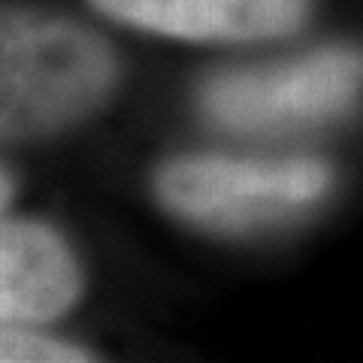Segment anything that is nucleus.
<instances>
[{"label": "nucleus", "instance_id": "obj_4", "mask_svg": "<svg viewBox=\"0 0 363 363\" xmlns=\"http://www.w3.org/2000/svg\"><path fill=\"white\" fill-rule=\"evenodd\" d=\"M82 291V264L52 224L0 215V324L61 321Z\"/></svg>", "mask_w": 363, "mask_h": 363}, {"label": "nucleus", "instance_id": "obj_1", "mask_svg": "<svg viewBox=\"0 0 363 363\" xmlns=\"http://www.w3.org/2000/svg\"><path fill=\"white\" fill-rule=\"evenodd\" d=\"M118 73L112 43L85 21L0 0V143H37L91 121Z\"/></svg>", "mask_w": 363, "mask_h": 363}, {"label": "nucleus", "instance_id": "obj_7", "mask_svg": "<svg viewBox=\"0 0 363 363\" xmlns=\"http://www.w3.org/2000/svg\"><path fill=\"white\" fill-rule=\"evenodd\" d=\"M13 197H16V182H13V176H9V169L0 164V215L9 212Z\"/></svg>", "mask_w": 363, "mask_h": 363}, {"label": "nucleus", "instance_id": "obj_2", "mask_svg": "<svg viewBox=\"0 0 363 363\" xmlns=\"http://www.w3.org/2000/svg\"><path fill=\"white\" fill-rule=\"evenodd\" d=\"M333 185L324 161H240L221 155H191L164 164L155 176V194L176 218L212 227H245L291 218L321 203Z\"/></svg>", "mask_w": 363, "mask_h": 363}, {"label": "nucleus", "instance_id": "obj_6", "mask_svg": "<svg viewBox=\"0 0 363 363\" xmlns=\"http://www.w3.org/2000/svg\"><path fill=\"white\" fill-rule=\"evenodd\" d=\"M97 360L88 348L40 333L28 324H0V363H88Z\"/></svg>", "mask_w": 363, "mask_h": 363}, {"label": "nucleus", "instance_id": "obj_5", "mask_svg": "<svg viewBox=\"0 0 363 363\" xmlns=\"http://www.w3.org/2000/svg\"><path fill=\"white\" fill-rule=\"evenodd\" d=\"M124 28L188 43H264L300 30L312 0H88Z\"/></svg>", "mask_w": 363, "mask_h": 363}, {"label": "nucleus", "instance_id": "obj_3", "mask_svg": "<svg viewBox=\"0 0 363 363\" xmlns=\"http://www.w3.org/2000/svg\"><path fill=\"white\" fill-rule=\"evenodd\" d=\"M363 91V52L324 45L288 64L242 67L212 76L200 91L203 112L233 130H281L345 112Z\"/></svg>", "mask_w": 363, "mask_h": 363}]
</instances>
